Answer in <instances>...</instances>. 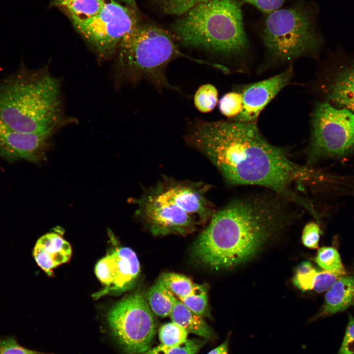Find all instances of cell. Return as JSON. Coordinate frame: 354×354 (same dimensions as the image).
I'll list each match as a JSON object with an SVG mask.
<instances>
[{
    "label": "cell",
    "mask_w": 354,
    "mask_h": 354,
    "mask_svg": "<svg viewBox=\"0 0 354 354\" xmlns=\"http://www.w3.org/2000/svg\"><path fill=\"white\" fill-rule=\"evenodd\" d=\"M133 201L137 206L136 215L147 224L154 236L186 235L194 232L199 222L164 198L154 186Z\"/></svg>",
    "instance_id": "30bf717a"
},
{
    "label": "cell",
    "mask_w": 354,
    "mask_h": 354,
    "mask_svg": "<svg viewBox=\"0 0 354 354\" xmlns=\"http://www.w3.org/2000/svg\"><path fill=\"white\" fill-rule=\"evenodd\" d=\"M293 74L290 66L282 73L267 79L250 84L241 91L243 106L235 121L255 122L260 112L276 94L289 83Z\"/></svg>",
    "instance_id": "5bb4252c"
},
{
    "label": "cell",
    "mask_w": 354,
    "mask_h": 354,
    "mask_svg": "<svg viewBox=\"0 0 354 354\" xmlns=\"http://www.w3.org/2000/svg\"><path fill=\"white\" fill-rule=\"evenodd\" d=\"M124 4L125 5L128 6L136 12H138V8L136 5L135 0H118Z\"/></svg>",
    "instance_id": "8d00e7d4"
},
{
    "label": "cell",
    "mask_w": 354,
    "mask_h": 354,
    "mask_svg": "<svg viewBox=\"0 0 354 354\" xmlns=\"http://www.w3.org/2000/svg\"><path fill=\"white\" fill-rule=\"evenodd\" d=\"M262 37L270 53L282 60H290L310 53L315 51L319 44L315 17L307 6L300 3L267 14Z\"/></svg>",
    "instance_id": "8992f818"
},
{
    "label": "cell",
    "mask_w": 354,
    "mask_h": 354,
    "mask_svg": "<svg viewBox=\"0 0 354 354\" xmlns=\"http://www.w3.org/2000/svg\"><path fill=\"white\" fill-rule=\"evenodd\" d=\"M59 232L55 231L41 236L33 250L36 264L49 276L53 275V269L67 263L72 255L71 245Z\"/></svg>",
    "instance_id": "9a60e30c"
},
{
    "label": "cell",
    "mask_w": 354,
    "mask_h": 354,
    "mask_svg": "<svg viewBox=\"0 0 354 354\" xmlns=\"http://www.w3.org/2000/svg\"><path fill=\"white\" fill-rule=\"evenodd\" d=\"M238 0H208L179 16L172 25L185 45L236 55L248 47L241 3Z\"/></svg>",
    "instance_id": "277c9868"
},
{
    "label": "cell",
    "mask_w": 354,
    "mask_h": 354,
    "mask_svg": "<svg viewBox=\"0 0 354 354\" xmlns=\"http://www.w3.org/2000/svg\"><path fill=\"white\" fill-rule=\"evenodd\" d=\"M95 274L104 288L94 294L98 298L111 293L129 289L140 272V263L135 252L129 247H118L96 264Z\"/></svg>",
    "instance_id": "8fae6325"
},
{
    "label": "cell",
    "mask_w": 354,
    "mask_h": 354,
    "mask_svg": "<svg viewBox=\"0 0 354 354\" xmlns=\"http://www.w3.org/2000/svg\"><path fill=\"white\" fill-rule=\"evenodd\" d=\"M353 305H354V302H353Z\"/></svg>",
    "instance_id": "74e56055"
},
{
    "label": "cell",
    "mask_w": 354,
    "mask_h": 354,
    "mask_svg": "<svg viewBox=\"0 0 354 354\" xmlns=\"http://www.w3.org/2000/svg\"><path fill=\"white\" fill-rule=\"evenodd\" d=\"M205 340L187 339L182 344L174 347L160 344L141 354H197L205 345Z\"/></svg>",
    "instance_id": "603a6c76"
},
{
    "label": "cell",
    "mask_w": 354,
    "mask_h": 354,
    "mask_svg": "<svg viewBox=\"0 0 354 354\" xmlns=\"http://www.w3.org/2000/svg\"><path fill=\"white\" fill-rule=\"evenodd\" d=\"M106 1V0H52L50 5L65 9L70 20L85 19L97 14Z\"/></svg>",
    "instance_id": "ffe728a7"
},
{
    "label": "cell",
    "mask_w": 354,
    "mask_h": 354,
    "mask_svg": "<svg viewBox=\"0 0 354 354\" xmlns=\"http://www.w3.org/2000/svg\"><path fill=\"white\" fill-rule=\"evenodd\" d=\"M327 99L354 114V65L338 72L328 86Z\"/></svg>",
    "instance_id": "e0dca14e"
},
{
    "label": "cell",
    "mask_w": 354,
    "mask_h": 354,
    "mask_svg": "<svg viewBox=\"0 0 354 354\" xmlns=\"http://www.w3.org/2000/svg\"><path fill=\"white\" fill-rule=\"evenodd\" d=\"M218 100V91L216 88L211 84L200 86L196 91L194 101L198 111L202 113H208L216 106Z\"/></svg>",
    "instance_id": "cb8c5ba5"
},
{
    "label": "cell",
    "mask_w": 354,
    "mask_h": 354,
    "mask_svg": "<svg viewBox=\"0 0 354 354\" xmlns=\"http://www.w3.org/2000/svg\"><path fill=\"white\" fill-rule=\"evenodd\" d=\"M54 131L26 133L15 130L0 119V155L10 160L37 163L45 157L48 140Z\"/></svg>",
    "instance_id": "4fadbf2b"
},
{
    "label": "cell",
    "mask_w": 354,
    "mask_h": 354,
    "mask_svg": "<svg viewBox=\"0 0 354 354\" xmlns=\"http://www.w3.org/2000/svg\"><path fill=\"white\" fill-rule=\"evenodd\" d=\"M77 31L103 58L113 55L122 39L140 22L138 12L114 0H106L95 15L71 20Z\"/></svg>",
    "instance_id": "9c48e42d"
},
{
    "label": "cell",
    "mask_w": 354,
    "mask_h": 354,
    "mask_svg": "<svg viewBox=\"0 0 354 354\" xmlns=\"http://www.w3.org/2000/svg\"><path fill=\"white\" fill-rule=\"evenodd\" d=\"M172 322L192 333L206 339L213 334L211 328L202 317L193 312L179 299H177L170 314Z\"/></svg>",
    "instance_id": "ac0fdd59"
},
{
    "label": "cell",
    "mask_w": 354,
    "mask_h": 354,
    "mask_svg": "<svg viewBox=\"0 0 354 354\" xmlns=\"http://www.w3.org/2000/svg\"><path fill=\"white\" fill-rule=\"evenodd\" d=\"M178 299L188 309L201 317L204 316L207 309V296L205 287L198 293Z\"/></svg>",
    "instance_id": "83f0119b"
},
{
    "label": "cell",
    "mask_w": 354,
    "mask_h": 354,
    "mask_svg": "<svg viewBox=\"0 0 354 354\" xmlns=\"http://www.w3.org/2000/svg\"><path fill=\"white\" fill-rule=\"evenodd\" d=\"M146 300L154 314L165 318L170 316L177 299L158 279L148 291Z\"/></svg>",
    "instance_id": "d6986e66"
},
{
    "label": "cell",
    "mask_w": 354,
    "mask_h": 354,
    "mask_svg": "<svg viewBox=\"0 0 354 354\" xmlns=\"http://www.w3.org/2000/svg\"><path fill=\"white\" fill-rule=\"evenodd\" d=\"M154 187L164 198L196 217L200 222L210 220L216 211L207 197L210 188L208 184L167 178Z\"/></svg>",
    "instance_id": "7c38bea8"
},
{
    "label": "cell",
    "mask_w": 354,
    "mask_h": 354,
    "mask_svg": "<svg viewBox=\"0 0 354 354\" xmlns=\"http://www.w3.org/2000/svg\"><path fill=\"white\" fill-rule=\"evenodd\" d=\"M315 261L324 270L335 272L342 276L346 274L339 252L333 247L324 246L320 248Z\"/></svg>",
    "instance_id": "7402d4cb"
},
{
    "label": "cell",
    "mask_w": 354,
    "mask_h": 354,
    "mask_svg": "<svg viewBox=\"0 0 354 354\" xmlns=\"http://www.w3.org/2000/svg\"><path fill=\"white\" fill-rule=\"evenodd\" d=\"M316 269L313 267L312 265L308 261H304L302 262L297 266L295 274H303L311 272Z\"/></svg>",
    "instance_id": "e575fe53"
},
{
    "label": "cell",
    "mask_w": 354,
    "mask_h": 354,
    "mask_svg": "<svg viewBox=\"0 0 354 354\" xmlns=\"http://www.w3.org/2000/svg\"><path fill=\"white\" fill-rule=\"evenodd\" d=\"M321 230L319 224L311 221L304 226L302 234L301 240L303 245L310 249L318 247Z\"/></svg>",
    "instance_id": "f546056e"
},
{
    "label": "cell",
    "mask_w": 354,
    "mask_h": 354,
    "mask_svg": "<svg viewBox=\"0 0 354 354\" xmlns=\"http://www.w3.org/2000/svg\"><path fill=\"white\" fill-rule=\"evenodd\" d=\"M188 333L184 328L172 322L164 324L160 328L159 338L161 344L174 347L185 342Z\"/></svg>",
    "instance_id": "d4e9b609"
},
{
    "label": "cell",
    "mask_w": 354,
    "mask_h": 354,
    "mask_svg": "<svg viewBox=\"0 0 354 354\" xmlns=\"http://www.w3.org/2000/svg\"><path fill=\"white\" fill-rule=\"evenodd\" d=\"M60 85L47 72H23L0 84V119L26 133L55 131L61 120Z\"/></svg>",
    "instance_id": "3957f363"
},
{
    "label": "cell",
    "mask_w": 354,
    "mask_h": 354,
    "mask_svg": "<svg viewBox=\"0 0 354 354\" xmlns=\"http://www.w3.org/2000/svg\"><path fill=\"white\" fill-rule=\"evenodd\" d=\"M342 276H343L324 270L317 271L314 278L313 290L317 293L328 291Z\"/></svg>",
    "instance_id": "f1b7e54d"
},
{
    "label": "cell",
    "mask_w": 354,
    "mask_h": 354,
    "mask_svg": "<svg viewBox=\"0 0 354 354\" xmlns=\"http://www.w3.org/2000/svg\"><path fill=\"white\" fill-rule=\"evenodd\" d=\"M228 340H226L218 347L211 350L207 354H228Z\"/></svg>",
    "instance_id": "d590c367"
},
{
    "label": "cell",
    "mask_w": 354,
    "mask_h": 354,
    "mask_svg": "<svg viewBox=\"0 0 354 354\" xmlns=\"http://www.w3.org/2000/svg\"><path fill=\"white\" fill-rule=\"evenodd\" d=\"M254 5L262 12L266 15L276 10L287 0H238Z\"/></svg>",
    "instance_id": "d6a6232c"
},
{
    "label": "cell",
    "mask_w": 354,
    "mask_h": 354,
    "mask_svg": "<svg viewBox=\"0 0 354 354\" xmlns=\"http://www.w3.org/2000/svg\"><path fill=\"white\" fill-rule=\"evenodd\" d=\"M164 13L180 16L198 4L208 0H152Z\"/></svg>",
    "instance_id": "484cf974"
},
{
    "label": "cell",
    "mask_w": 354,
    "mask_h": 354,
    "mask_svg": "<svg viewBox=\"0 0 354 354\" xmlns=\"http://www.w3.org/2000/svg\"><path fill=\"white\" fill-rule=\"evenodd\" d=\"M0 354H45L20 346L13 338L0 341Z\"/></svg>",
    "instance_id": "1f68e13d"
},
{
    "label": "cell",
    "mask_w": 354,
    "mask_h": 354,
    "mask_svg": "<svg viewBox=\"0 0 354 354\" xmlns=\"http://www.w3.org/2000/svg\"><path fill=\"white\" fill-rule=\"evenodd\" d=\"M243 106L241 94L231 92L225 94L220 100L219 109L224 116L235 118L241 112Z\"/></svg>",
    "instance_id": "4316f807"
},
{
    "label": "cell",
    "mask_w": 354,
    "mask_h": 354,
    "mask_svg": "<svg viewBox=\"0 0 354 354\" xmlns=\"http://www.w3.org/2000/svg\"><path fill=\"white\" fill-rule=\"evenodd\" d=\"M280 196L242 197L216 210L199 234L193 255L215 270L229 269L255 256L284 228L288 213Z\"/></svg>",
    "instance_id": "7a4b0ae2"
},
{
    "label": "cell",
    "mask_w": 354,
    "mask_h": 354,
    "mask_svg": "<svg viewBox=\"0 0 354 354\" xmlns=\"http://www.w3.org/2000/svg\"><path fill=\"white\" fill-rule=\"evenodd\" d=\"M337 354H354V317L349 316L344 337Z\"/></svg>",
    "instance_id": "4dcf8cb0"
},
{
    "label": "cell",
    "mask_w": 354,
    "mask_h": 354,
    "mask_svg": "<svg viewBox=\"0 0 354 354\" xmlns=\"http://www.w3.org/2000/svg\"><path fill=\"white\" fill-rule=\"evenodd\" d=\"M159 279L178 298L194 295L205 287L195 283L185 275L176 273H165Z\"/></svg>",
    "instance_id": "44dd1931"
},
{
    "label": "cell",
    "mask_w": 354,
    "mask_h": 354,
    "mask_svg": "<svg viewBox=\"0 0 354 354\" xmlns=\"http://www.w3.org/2000/svg\"><path fill=\"white\" fill-rule=\"evenodd\" d=\"M354 301V276L344 275L339 278L328 291L324 303L317 318L342 312Z\"/></svg>",
    "instance_id": "2e32d148"
},
{
    "label": "cell",
    "mask_w": 354,
    "mask_h": 354,
    "mask_svg": "<svg viewBox=\"0 0 354 354\" xmlns=\"http://www.w3.org/2000/svg\"><path fill=\"white\" fill-rule=\"evenodd\" d=\"M316 269L306 273L295 274L293 279L294 284L303 291L313 290Z\"/></svg>",
    "instance_id": "836d02e7"
},
{
    "label": "cell",
    "mask_w": 354,
    "mask_h": 354,
    "mask_svg": "<svg viewBox=\"0 0 354 354\" xmlns=\"http://www.w3.org/2000/svg\"><path fill=\"white\" fill-rule=\"evenodd\" d=\"M146 297L136 293L122 298L108 312L107 321L125 354H141L150 349L157 322Z\"/></svg>",
    "instance_id": "52a82bcc"
},
{
    "label": "cell",
    "mask_w": 354,
    "mask_h": 354,
    "mask_svg": "<svg viewBox=\"0 0 354 354\" xmlns=\"http://www.w3.org/2000/svg\"><path fill=\"white\" fill-rule=\"evenodd\" d=\"M186 139L215 166L229 185L266 187L312 211V205L293 186L322 181L323 176L292 161L282 149L269 144L256 122H198Z\"/></svg>",
    "instance_id": "6da1fadb"
},
{
    "label": "cell",
    "mask_w": 354,
    "mask_h": 354,
    "mask_svg": "<svg viewBox=\"0 0 354 354\" xmlns=\"http://www.w3.org/2000/svg\"><path fill=\"white\" fill-rule=\"evenodd\" d=\"M121 70L134 77L149 79L156 84L173 88L165 77L167 65L179 57L190 58L179 50L172 35L151 23L139 22L122 39L118 48Z\"/></svg>",
    "instance_id": "5b68a950"
},
{
    "label": "cell",
    "mask_w": 354,
    "mask_h": 354,
    "mask_svg": "<svg viewBox=\"0 0 354 354\" xmlns=\"http://www.w3.org/2000/svg\"><path fill=\"white\" fill-rule=\"evenodd\" d=\"M312 122L307 151L309 164L324 158L342 156L354 149L353 113L323 103L316 106Z\"/></svg>",
    "instance_id": "ba28073f"
}]
</instances>
